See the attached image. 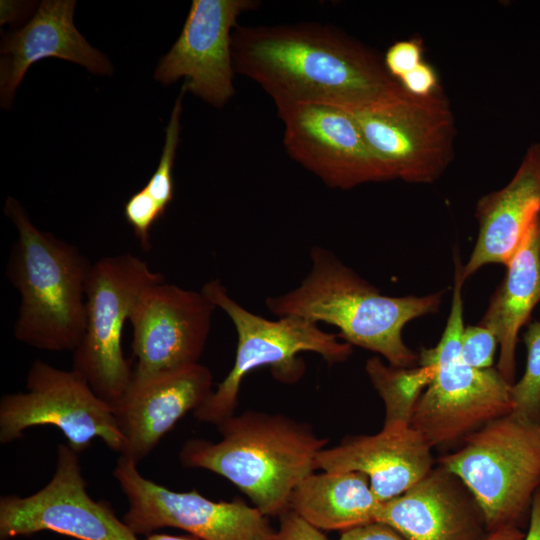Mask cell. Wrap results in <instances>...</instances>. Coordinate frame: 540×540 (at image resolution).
<instances>
[{
	"mask_svg": "<svg viewBox=\"0 0 540 540\" xmlns=\"http://www.w3.org/2000/svg\"><path fill=\"white\" fill-rule=\"evenodd\" d=\"M137 465L120 456L113 470L128 501L123 521L136 535L172 527L201 540H276L277 530L254 506L170 490L144 477Z\"/></svg>",
	"mask_w": 540,
	"mask_h": 540,
	"instance_id": "11",
	"label": "cell"
},
{
	"mask_svg": "<svg viewBox=\"0 0 540 540\" xmlns=\"http://www.w3.org/2000/svg\"><path fill=\"white\" fill-rule=\"evenodd\" d=\"M454 287L448 320L436 346L422 348L418 365L432 378L414 408L411 427L431 448L454 444L487 423L512 413L511 386L497 368L476 369L461 357L465 279L454 255Z\"/></svg>",
	"mask_w": 540,
	"mask_h": 540,
	"instance_id": "5",
	"label": "cell"
},
{
	"mask_svg": "<svg viewBox=\"0 0 540 540\" xmlns=\"http://www.w3.org/2000/svg\"><path fill=\"white\" fill-rule=\"evenodd\" d=\"M431 446L411 426L383 427L374 435L345 439L317 455L316 469L360 472L383 502L401 495L434 466Z\"/></svg>",
	"mask_w": 540,
	"mask_h": 540,
	"instance_id": "19",
	"label": "cell"
},
{
	"mask_svg": "<svg viewBox=\"0 0 540 540\" xmlns=\"http://www.w3.org/2000/svg\"><path fill=\"white\" fill-rule=\"evenodd\" d=\"M350 112L393 180L433 183L454 158L455 117L442 89L426 97L406 92L394 102Z\"/></svg>",
	"mask_w": 540,
	"mask_h": 540,
	"instance_id": "10",
	"label": "cell"
},
{
	"mask_svg": "<svg viewBox=\"0 0 540 540\" xmlns=\"http://www.w3.org/2000/svg\"><path fill=\"white\" fill-rule=\"evenodd\" d=\"M4 213L17 230L7 277L20 295L16 339L50 352L74 351L86 326V284L92 262L75 245L36 227L13 197Z\"/></svg>",
	"mask_w": 540,
	"mask_h": 540,
	"instance_id": "4",
	"label": "cell"
},
{
	"mask_svg": "<svg viewBox=\"0 0 540 540\" xmlns=\"http://www.w3.org/2000/svg\"><path fill=\"white\" fill-rule=\"evenodd\" d=\"M288 155L333 189L393 180L372 152L352 113L320 104L276 106Z\"/></svg>",
	"mask_w": 540,
	"mask_h": 540,
	"instance_id": "13",
	"label": "cell"
},
{
	"mask_svg": "<svg viewBox=\"0 0 540 540\" xmlns=\"http://www.w3.org/2000/svg\"><path fill=\"white\" fill-rule=\"evenodd\" d=\"M146 540H201V539L194 537L192 535L174 536V535H168V534H152L149 537H147Z\"/></svg>",
	"mask_w": 540,
	"mask_h": 540,
	"instance_id": "35",
	"label": "cell"
},
{
	"mask_svg": "<svg viewBox=\"0 0 540 540\" xmlns=\"http://www.w3.org/2000/svg\"><path fill=\"white\" fill-rule=\"evenodd\" d=\"M525 533L518 526H505L489 532L484 540H524Z\"/></svg>",
	"mask_w": 540,
	"mask_h": 540,
	"instance_id": "34",
	"label": "cell"
},
{
	"mask_svg": "<svg viewBox=\"0 0 540 540\" xmlns=\"http://www.w3.org/2000/svg\"><path fill=\"white\" fill-rule=\"evenodd\" d=\"M523 340L527 362L522 378L511 386L512 413L540 423V321L529 324Z\"/></svg>",
	"mask_w": 540,
	"mask_h": 540,
	"instance_id": "24",
	"label": "cell"
},
{
	"mask_svg": "<svg viewBox=\"0 0 540 540\" xmlns=\"http://www.w3.org/2000/svg\"><path fill=\"white\" fill-rule=\"evenodd\" d=\"M185 92L186 90L182 86L165 130V141L157 169L143 187L164 211H166L174 198L173 168L179 143L181 130L180 118Z\"/></svg>",
	"mask_w": 540,
	"mask_h": 540,
	"instance_id": "25",
	"label": "cell"
},
{
	"mask_svg": "<svg viewBox=\"0 0 540 540\" xmlns=\"http://www.w3.org/2000/svg\"><path fill=\"white\" fill-rule=\"evenodd\" d=\"M438 464L463 482L489 532L517 526L540 486V423L513 413L497 418L439 457Z\"/></svg>",
	"mask_w": 540,
	"mask_h": 540,
	"instance_id": "7",
	"label": "cell"
},
{
	"mask_svg": "<svg viewBox=\"0 0 540 540\" xmlns=\"http://www.w3.org/2000/svg\"><path fill=\"white\" fill-rule=\"evenodd\" d=\"M53 531L79 540H139L110 504L87 492L79 454L68 444L57 448L51 480L34 494L0 497V539Z\"/></svg>",
	"mask_w": 540,
	"mask_h": 540,
	"instance_id": "12",
	"label": "cell"
},
{
	"mask_svg": "<svg viewBox=\"0 0 540 540\" xmlns=\"http://www.w3.org/2000/svg\"><path fill=\"white\" fill-rule=\"evenodd\" d=\"M257 0H193L182 31L161 59L155 78L168 85L184 78L186 92L221 108L234 95L232 33Z\"/></svg>",
	"mask_w": 540,
	"mask_h": 540,
	"instance_id": "15",
	"label": "cell"
},
{
	"mask_svg": "<svg viewBox=\"0 0 540 540\" xmlns=\"http://www.w3.org/2000/svg\"><path fill=\"white\" fill-rule=\"evenodd\" d=\"M213 376L201 363L132 379L113 411L123 435L121 456L135 463L146 458L189 411L211 395Z\"/></svg>",
	"mask_w": 540,
	"mask_h": 540,
	"instance_id": "16",
	"label": "cell"
},
{
	"mask_svg": "<svg viewBox=\"0 0 540 540\" xmlns=\"http://www.w3.org/2000/svg\"><path fill=\"white\" fill-rule=\"evenodd\" d=\"M375 522L405 540H484L489 534L472 494L439 464L401 495L381 502Z\"/></svg>",
	"mask_w": 540,
	"mask_h": 540,
	"instance_id": "17",
	"label": "cell"
},
{
	"mask_svg": "<svg viewBox=\"0 0 540 540\" xmlns=\"http://www.w3.org/2000/svg\"><path fill=\"white\" fill-rule=\"evenodd\" d=\"M529 513V527L524 540H540V486L533 496Z\"/></svg>",
	"mask_w": 540,
	"mask_h": 540,
	"instance_id": "32",
	"label": "cell"
},
{
	"mask_svg": "<svg viewBox=\"0 0 540 540\" xmlns=\"http://www.w3.org/2000/svg\"><path fill=\"white\" fill-rule=\"evenodd\" d=\"M398 82L405 92L417 97L430 96L441 89L436 70L425 61L408 72Z\"/></svg>",
	"mask_w": 540,
	"mask_h": 540,
	"instance_id": "29",
	"label": "cell"
},
{
	"mask_svg": "<svg viewBox=\"0 0 540 540\" xmlns=\"http://www.w3.org/2000/svg\"><path fill=\"white\" fill-rule=\"evenodd\" d=\"M539 216L540 144L533 143L510 182L478 201V236L462 267L464 279L488 264L507 265Z\"/></svg>",
	"mask_w": 540,
	"mask_h": 540,
	"instance_id": "20",
	"label": "cell"
},
{
	"mask_svg": "<svg viewBox=\"0 0 540 540\" xmlns=\"http://www.w3.org/2000/svg\"><path fill=\"white\" fill-rule=\"evenodd\" d=\"M232 57L235 73L256 82L275 106L320 104L359 111L406 93L377 53L317 22L238 25Z\"/></svg>",
	"mask_w": 540,
	"mask_h": 540,
	"instance_id": "1",
	"label": "cell"
},
{
	"mask_svg": "<svg viewBox=\"0 0 540 540\" xmlns=\"http://www.w3.org/2000/svg\"><path fill=\"white\" fill-rule=\"evenodd\" d=\"M506 266L480 325L496 336L500 346L496 368L513 384L518 333L540 301V216Z\"/></svg>",
	"mask_w": 540,
	"mask_h": 540,
	"instance_id": "21",
	"label": "cell"
},
{
	"mask_svg": "<svg viewBox=\"0 0 540 540\" xmlns=\"http://www.w3.org/2000/svg\"><path fill=\"white\" fill-rule=\"evenodd\" d=\"M424 49L421 38L399 40L386 51L383 61L389 74L399 81L408 72L418 66L423 59Z\"/></svg>",
	"mask_w": 540,
	"mask_h": 540,
	"instance_id": "28",
	"label": "cell"
},
{
	"mask_svg": "<svg viewBox=\"0 0 540 540\" xmlns=\"http://www.w3.org/2000/svg\"><path fill=\"white\" fill-rule=\"evenodd\" d=\"M166 211L142 188L134 193L124 204V217L132 227L140 246L149 251L151 248L150 230Z\"/></svg>",
	"mask_w": 540,
	"mask_h": 540,
	"instance_id": "26",
	"label": "cell"
},
{
	"mask_svg": "<svg viewBox=\"0 0 540 540\" xmlns=\"http://www.w3.org/2000/svg\"><path fill=\"white\" fill-rule=\"evenodd\" d=\"M74 0H45L20 29L6 33L1 43L0 100L12 106L15 91L29 67L56 57L84 66L90 72L110 75L107 57L92 47L73 23Z\"/></svg>",
	"mask_w": 540,
	"mask_h": 540,
	"instance_id": "18",
	"label": "cell"
},
{
	"mask_svg": "<svg viewBox=\"0 0 540 540\" xmlns=\"http://www.w3.org/2000/svg\"><path fill=\"white\" fill-rule=\"evenodd\" d=\"M221 439H189L180 463L216 473L245 493L265 516L289 509L297 485L316 470L327 438L306 423L281 414L247 411L217 425Z\"/></svg>",
	"mask_w": 540,
	"mask_h": 540,
	"instance_id": "3",
	"label": "cell"
},
{
	"mask_svg": "<svg viewBox=\"0 0 540 540\" xmlns=\"http://www.w3.org/2000/svg\"><path fill=\"white\" fill-rule=\"evenodd\" d=\"M51 425L65 436L78 454L99 438L120 452L124 446L113 408L72 369H58L35 360L27 374L26 391L4 395L0 400V443L23 437L26 429Z\"/></svg>",
	"mask_w": 540,
	"mask_h": 540,
	"instance_id": "9",
	"label": "cell"
},
{
	"mask_svg": "<svg viewBox=\"0 0 540 540\" xmlns=\"http://www.w3.org/2000/svg\"><path fill=\"white\" fill-rule=\"evenodd\" d=\"M380 503L363 473L324 471L297 485L289 508L320 530L344 532L375 522Z\"/></svg>",
	"mask_w": 540,
	"mask_h": 540,
	"instance_id": "22",
	"label": "cell"
},
{
	"mask_svg": "<svg viewBox=\"0 0 540 540\" xmlns=\"http://www.w3.org/2000/svg\"><path fill=\"white\" fill-rule=\"evenodd\" d=\"M310 258L311 270L299 286L266 299L271 313L335 326L345 342L380 354L393 367L418 364L419 356L404 343L402 330L411 320L436 313L443 291L386 296L327 249L312 247Z\"/></svg>",
	"mask_w": 540,
	"mask_h": 540,
	"instance_id": "2",
	"label": "cell"
},
{
	"mask_svg": "<svg viewBox=\"0 0 540 540\" xmlns=\"http://www.w3.org/2000/svg\"><path fill=\"white\" fill-rule=\"evenodd\" d=\"M163 281L162 274L131 253L106 256L92 263L86 284V326L73 351L72 370L112 408L133 379V369L121 345L125 323L141 293Z\"/></svg>",
	"mask_w": 540,
	"mask_h": 540,
	"instance_id": "8",
	"label": "cell"
},
{
	"mask_svg": "<svg viewBox=\"0 0 540 540\" xmlns=\"http://www.w3.org/2000/svg\"><path fill=\"white\" fill-rule=\"evenodd\" d=\"M365 369L385 406L383 427L411 426L416 403L432 378V368L421 365L397 368L373 357Z\"/></svg>",
	"mask_w": 540,
	"mask_h": 540,
	"instance_id": "23",
	"label": "cell"
},
{
	"mask_svg": "<svg viewBox=\"0 0 540 540\" xmlns=\"http://www.w3.org/2000/svg\"><path fill=\"white\" fill-rule=\"evenodd\" d=\"M31 4L23 1H1V24L17 21L29 11Z\"/></svg>",
	"mask_w": 540,
	"mask_h": 540,
	"instance_id": "33",
	"label": "cell"
},
{
	"mask_svg": "<svg viewBox=\"0 0 540 540\" xmlns=\"http://www.w3.org/2000/svg\"><path fill=\"white\" fill-rule=\"evenodd\" d=\"M201 291L216 308L226 313L237 334L232 369L208 399L193 412L201 421L217 426L234 415L241 382L256 368L271 366L277 379L293 383L304 372L299 353H317L329 364L343 362L352 353L351 344L340 341L338 335L322 330L310 320L298 316L268 320L248 311L229 295L218 279L206 282Z\"/></svg>",
	"mask_w": 540,
	"mask_h": 540,
	"instance_id": "6",
	"label": "cell"
},
{
	"mask_svg": "<svg viewBox=\"0 0 540 540\" xmlns=\"http://www.w3.org/2000/svg\"><path fill=\"white\" fill-rule=\"evenodd\" d=\"M499 345L496 336L482 325L467 326L461 336V357L469 366L484 370L492 368Z\"/></svg>",
	"mask_w": 540,
	"mask_h": 540,
	"instance_id": "27",
	"label": "cell"
},
{
	"mask_svg": "<svg viewBox=\"0 0 540 540\" xmlns=\"http://www.w3.org/2000/svg\"><path fill=\"white\" fill-rule=\"evenodd\" d=\"M340 540H405L395 529L381 522H372L344 532Z\"/></svg>",
	"mask_w": 540,
	"mask_h": 540,
	"instance_id": "31",
	"label": "cell"
},
{
	"mask_svg": "<svg viewBox=\"0 0 540 540\" xmlns=\"http://www.w3.org/2000/svg\"><path fill=\"white\" fill-rule=\"evenodd\" d=\"M215 309L201 290L164 281L148 286L129 318L136 358L133 379L199 363Z\"/></svg>",
	"mask_w": 540,
	"mask_h": 540,
	"instance_id": "14",
	"label": "cell"
},
{
	"mask_svg": "<svg viewBox=\"0 0 540 540\" xmlns=\"http://www.w3.org/2000/svg\"><path fill=\"white\" fill-rule=\"evenodd\" d=\"M279 520L276 540H329L322 530L311 525L290 508L279 516Z\"/></svg>",
	"mask_w": 540,
	"mask_h": 540,
	"instance_id": "30",
	"label": "cell"
}]
</instances>
